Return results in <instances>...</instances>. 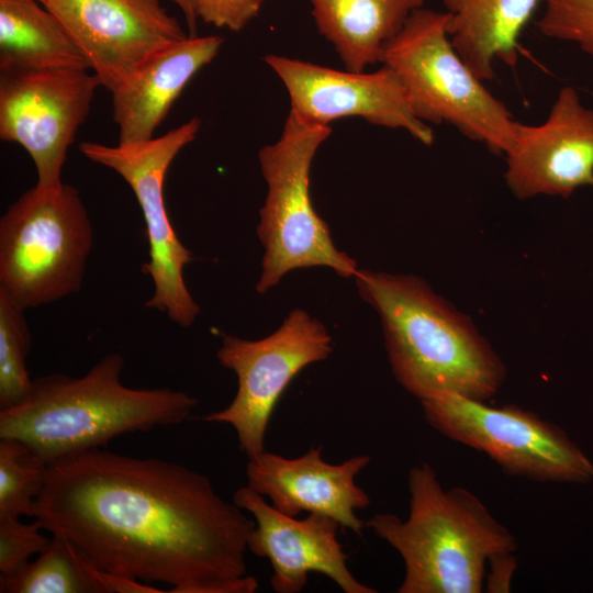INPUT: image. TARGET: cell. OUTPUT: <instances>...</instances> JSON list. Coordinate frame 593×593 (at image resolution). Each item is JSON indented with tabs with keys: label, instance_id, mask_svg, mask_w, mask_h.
<instances>
[{
	"label": "cell",
	"instance_id": "7c38bea8",
	"mask_svg": "<svg viewBox=\"0 0 593 593\" xmlns=\"http://www.w3.org/2000/svg\"><path fill=\"white\" fill-rule=\"evenodd\" d=\"M264 60L286 87L290 111L307 122L329 126L335 120L359 116L374 125L404 130L424 145L433 144L432 128L414 114L402 82L387 65L365 72L272 54Z\"/></svg>",
	"mask_w": 593,
	"mask_h": 593
},
{
	"label": "cell",
	"instance_id": "5bb4252c",
	"mask_svg": "<svg viewBox=\"0 0 593 593\" xmlns=\"http://www.w3.org/2000/svg\"><path fill=\"white\" fill-rule=\"evenodd\" d=\"M233 502L256 522L247 550L270 561L275 592H301L311 572L326 575L345 593L377 592L359 582L348 569L347 555L337 540L340 525L336 519L315 513L298 519L267 503L264 495L248 485L234 492Z\"/></svg>",
	"mask_w": 593,
	"mask_h": 593
},
{
	"label": "cell",
	"instance_id": "44dd1931",
	"mask_svg": "<svg viewBox=\"0 0 593 593\" xmlns=\"http://www.w3.org/2000/svg\"><path fill=\"white\" fill-rule=\"evenodd\" d=\"M1 593H96L80 551L68 540L52 535L48 546L33 562L11 577H0Z\"/></svg>",
	"mask_w": 593,
	"mask_h": 593
},
{
	"label": "cell",
	"instance_id": "277c9868",
	"mask_svg": "<svg viewBox=\"0 0 593 593\" xmlns=\"http://www.w3.org/2000/svg\"><path fill=\"white\" fill-rule=\"evenodd\" d=\"M409 492L405 521L378 513L365 523L404 561L396 592H481L486 561L508 558L517 548L514 536L469 490H444L426 462L410 469Z\"/></svg>",
	"mask_w": 593,
	"mask_h": 593
},
{
	"label": "cell",
	"instance_id": "ba28073f",
	"mask_svg": "<svg viewBox=\"0 0 593 593\" xmlns=\"http://www.w3.org/2000/svg\"><path fill=\"white\" fill-rule=\"evenodd\" d=\"M201 120L192 118L161 136L104 145L82 142L80 152L91 161L119 174L133 190L142 209L149 245V260L142 270L152 278L154 293L145 306L166 314L181 327L191 326L200 313L189 292L183 268L192 253L178 238L169 220L164 184L167 170L180 150L194 141Z\"/></svg>",
	"mask_w": 593,
	"mask_h": 593
},
{
	"label": "cell",
	"instance_id": "d6986e66",
	"mask_svg": "<svg viewBox=\"0 0 593 593\" xmlns=\"http://www.w3.org/2000/svg\"><path fill=\"white\" fill-rule=\"evenodd\" d=\"M320 33L346 69L363 71L382 61L385 45L424 0H310Z\"/></svg>",
	"mask_w": 593,
	"mask_h": 593
},
{
	"label": "cell",
	"instance_id": "9c48e42d",
	"mask_svg": "<svg viewBox=\"0 0 593 593\" xmlns=\"http://www.w3.org/2000/svg\"><path fill=\"white\" fill-rule=\"evenodd\" d=\"M441 435L486 454L507 474L539 482L585 483L593 465L556 424L514 405L491 407L457 394L421 401Z\"/></svg>",
	"mask_w": 593,
	"mask_h": 593
},
{
	"label": "cell",
	"instance_id": "7402d4cb",
	"mask_svg": "<svg viewBox=\"0 0 593 593\" xmlns=\"http://www.w3.org/2000/svg\"><path fill=\"white\" fill-rule=\"evenodd\" d=\"M47 465L23 441L0 438V517H33Z\"/></svg>",
	"mask_w": 593,
	"mask_h": 593
},
{
	"label": "cell",
	"instance_id": "83f0119b",
	"mask_svg": "<svg viewBox=\"0 0 593 593\" xmlns=\"http://www.w3.org/2000/svg\"><path fill=\"white\" fill-rule=\"evenodd\" d=\"M35 1H38L41 3H44L46 0H35Z\"/></svg>",
	"mask_w": 593,
	"mask_h": 593
},
{
	"label": "cell",
	"instance_id": "5b68a950",
	"mask_svg": "<svg viewBox=\"0 0 593 593\" xmlns=\"http://www.w3.org/2000/svg\"><path fill=\"white\" fill-rule=\"evenodd\" d=\"M448 20L445 11L415 10L385 45L381 64L399 77L421 121L449 123L494 154H506L519 122L458 54Z\"/></svg>",
	"mask_w": 593,
	"mask_h": 593
},
{
	"label": "cell",
	"instance_id": "ac0fdd59",
	"mask_svg": "<svg viewBox=\"0 0 593 593\" xmlns=\"http://www.w3.org/2000/svg\"><path fill=\"white\" fill-rule=\"evenodd\" d=\"M541 0H443L450 41L482 81L494 78V63L514 66L519 37Z\"/></svg>",
	"mask_w": 593,
	"mask_h": 593
},
{
	"label": "cell",
	"instance_id": "52a82bcc",
	"mask_svg": "<svg viewBox=\"0 0 593 593\" xmlns=\"http://www.w3.org/2000/svg\"><path fill=\"white\" fill-rule=\"evenodd\" d=\"M93 230L76 188L35 184L0 220V290L24 310L80 290Z\"/></svg>",
	"mask_w": 593,
	"mask_h": 593
},
{
	"label": "cell",
	"instance_id": "3957f363",
	"mask_svg": "<svg viewBox=\"0 0 593 593\" xmlns=\"http://www.w3.org/2000/svg\"><path fill=\"white\" fill-rule=\"evenodd\" d=\"M359 295L379 314L391 369L421 401L457 394L485 401L505 368L468 323L421 279L358 269Z\"/></svg>",
	"mask_w": 593,
	"mask_h": 593
},
{
	"label": "cell",
	"instance_id": "ffe728a7",
	"mask_svg": "<svg viewBox=\"0 0 593 593\" xmlns=\"http://www.w3.org/2000/svg\"><path fill=\"white\" fill-rule=\"evenodd\" d=\"M90 69L61 21L35 0H0V74Z\"/></svg>",
	"mask_w": 593,
	"mask_h": 593
},
{
	"label": "cell",
	"instance_id": "7a4b0ae2",
	"mask_svg": "<svg viewBox=\"0 0 593 593\" xmlns=\"http://www.w3.org/2000/svg\"><path fill=\"white\" fill-rule=\"evenodd\" d=\"M123 357L109 354L82 377L61 373L32 381L26 396L1 409L0 438L26 444L47 463L102 448L119 435L148 432L189 418L198 400L169 388L126 387Z\"/></svg>",
	"mask_w": 593,
	"mask_h": 593
},
{
	"label": "cell",
	"instance_id": "4fadbf2b",
	"mask_svg": "<svg viewBox=\"0 0 593 593\" xmlns=\"http://www.w3.org/2000/svg\"><path fill=\"white\" fill-rule=\"evenodd\" d=\"M110 92L150 56L189 35L159 0H46Z\"/></svg>",
	"mask_w": 593,
	"mask_h": 593
},
{
	"label": "cell",
	"instance_id": "8992f818",
	"mask_svg": "<svg viewBox=\"0 0 593 593\" xmlns=\"http://www.w3.org/2000/svg\"><path fill=\"white\" fill-rule=\"evenodd\" d=\"M331 133L328 125L307 122L290 111L279 139L259 150L268 187L257 226L265 249L256 284L260 294L294 269L324 266L343 278H354L358 270L356 260L335 247L310 197L312 161Z\"/></svg>",
	"mask_w": 593,
	"mask_h": 593
},
{
	"label": "cell",
	"instance_id": "4316f807",
	"mask_svg": "<svg viewBox=\"0 0 593 593\" xmlns=\"http://www.w3.org/2000/svg\"><path fill=\"white\" fill-rule=\"evenodd\" d=\"M172 1L182 11L188 29L189 36H197L198 16L195 12L194 0H169Z\"/></svg>",
	"mask_w": 593,
	"mask_h": 593
},
{
	"label": "cell",
	"instance_id": "e0dca14e",
	"mask_svg": "<svg viewBox=\"0 0 593 593\" xmlns=\"http://www.w3.org/2000/svg\"><path fill=\"white\" fill-rule=\"evenodd\" d=\"M222 44L219 35L188 36L175 42L150 56L113 90L119 144L154 137L184 87L216 57Z\"/></svg>",
	"mask_w": 593,
	"mask_h": 593
},
{
	"label": "cell",
	"instance_id": "484cf974",
	"mask_svg": "<svg viewBox=\"0 0 593 593\" xmlns=\"http://www.w3.org/2000/svg\"><path fill=\"white\" fill-rule=\"evenodd\" d=\"M265 0H194L198 19L238 32L260 11Z\"/></svg>",
	"mask_w": 593,
	"mask_h": 593
},
{
	"label": "cell",
	"instance_id": "30bf717a",
	"mask_svg": "<svg viewBox=\"0 0 593 593\" xmlns=\"http://www.w3.org/2000/svg\"><path fill=\"white\" fill-rule=\"evenodd\" d=\"M333 351L326 327L302 309L292 310L271 335L249 340L223 334L216 357L237 376L235 398L224 410L202 417L230 424L248 459L265 451V435L281 394L306 366Z\"/></svg>",
	"mask_w": 593,
	"mask_h": 593
},
{
	"label": "cell",
	"instance_id": "603a6c76",
	"mask_svg": "<svg viewBox=\"0 0 593 593\" xmlns=\"http://www.w3.org/2000/svg\"><path fill=\"white\" fill-rule=\"evenodd\" d=\"M24 309L0 290V407L20 403L32 381L26 369L31 334Z\"/></svg>",
	"mask_w": 593,
	"mask_h": 593
},
{
	"label": "cell",
	"instance_id": "d4e9b609",
	"mask_svg": "<svg viewBox=\"0 0 593 593\" xmlns=\"http://www.w3.org/2000/svg\"><path fill=\"white\" fill-rule=\"evenodd\" d=\"M41 523L25 524L20 518L0 517V577H11L21 571L31 556L41 553L51 537L41 533Z\"/></svg>",
	"mask_w": 593,
	"mask_h": 593
},
{
	"label": "cell",
	"instance_id": "8fae6325",
	"mask_svg": "<svg viewBox=\"0 0 593 593\" xmlns=\"http://www.w3.org/2000/svg\"><path fill=\"white\" fill-rule=\"evenodd\" d=\"M99 86L87 69L0 74V138L27 152L37 186L63 184L68 148Z\"/></svg>",
	"mask_w": 593,
	"mask_h": 593
},
{
	"label": "cell",
	"instance_id": "9a60e30c",
	"mask_svg": "<svg viewBox=\"0 0 593 593\" xmlns=\"http://www.w3.org/2000/svg\"><path fill=\"white\" fill-rule=\"evenodd\" d=\"M505 155V179L519 199L568 198L579 187L593 186V110L572 87H563L541 124L519 123Z\"/></svg>",
	"mask_w": 593,
	"mask_h": 593
},
{
	"label": "cell",
	"instance_id": "2e32d148",
	"mask_svg": "<svg viewBox=\"0 0 593 593\" xmlns=\"http://www.w3.org/2000/svg\"><path fill=\"white\" fill-rule=\"evenodd\" d=\"M322 450V446L312 447L296 458L265 450L248 459L247 485L287 515H326L360 536L366 526L355 512L367 507L370 497L355 479L371 457L358 455L333 465L323 459Z\"/></svg>",
	"mask_w": 593,
	"mask_h": 593
},
{
	"label": "cell",
	"instance_id": "6da1fadb",
	"mask_svg": "<svg viewBox=\"0 0 593 593\" xmlns=\"http://www.w3.org/2000/svg\"><path fill=\"white\" fill-rule=\"evenodd\" d=\"M33 517L98 568L172 593H254L255 519L182 465L93 448L47 465Z\"/></svg>",
	"mask_w": 593,
	"mask_h": 593
},
{
	"label": "cell",
	"instance_id": "cb8c5ba5",
	"mask_svg": "<svg viewBox=\"0 0 593 593\" xmlns=\"http://www.w3.org/2000/svg\"><path fill=\"white\" fill-rule=\"evenodd\" d=\"M538 31L550 38L572 42L593 55V0H544Z\"/></svg>",
	"mask_w": 593,
	"mask_h": 593
}]
</instances>
